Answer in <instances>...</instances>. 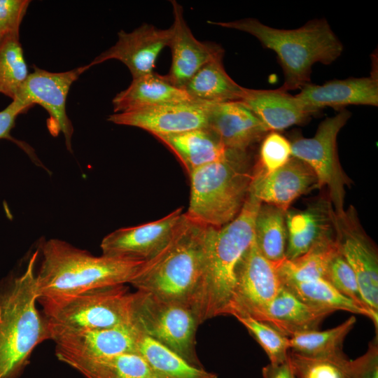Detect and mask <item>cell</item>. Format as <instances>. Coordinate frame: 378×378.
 I'll list each match as a JSON object with an SVG mask.
<instances>
[{
    "label": "cell",
    "mask_w": 378,
    "mask_h": 378,
    "mask_svg": "<svg viewBox=\"0 0 378 378\" xmlns=\"http://www.w3.org/2000/svg\"><path fill=\"white\" fill-rule=\"evenodd\" d=\"M260 204L249 192L234 219L220 227L210 226L202 274L190 302L199 325L230 314L236 270L254 240L255 220Z\"/></svg>",
    "instance_id": "obj_1"
},
{
    "label": "cell",
    "mask_w": 378,
    "mask_h": 378,
    "mask_svg": "<svg viewBox=\"0 0 378 378\" xmlns=\"http://www.w3.org/2000/svg\"><path fill=\"white\" fill-rule=\"evenodd\" d=\"M37 250L24 272L0 282V378H19L34 349L50 340L46 321L36 307Z\"/></svg>",
    "instance_id": "obj_2"
},
{
    "label": "cell",
    "mask_w": 378,
    "mask_h": 378,
    "mask_svg": "<svg viewBox=\"0 0 378 378\" xmlns=\"http://www.w3.org/2000/svg\"><path fill=\"white\" fill-rule=\"evenodd\" d=\"M36 273L38 300L63 298L105 286L130 284L144 262L95 256L57 239L41 245Z\"/></svg>",
    "instance_id": "obj_3"
},
{
    "label": "cell",
    "mask_w": 378,
    "mask_h": 378,
    "mask_svg": "<svg viewBox=\"0 0 378 378\" xmlns=\"http://www.w3.org/2000/svg\"><path fill=\"white\" fill-rule=\"evenodd\" d=\"M210 23L248 33L274 51L284 76L280 89L286 92L311 83L315 63L330 64L343 52L342 42L326 19L312 20L295 29L273 28L254 18Z\"/></svg>",
    "instance_id": "obj_4"
},
{
    "label": "cell",
    "mask_w": 378,
    "mask_h": 378,
    "mask_svg": "<svg viewBox=\"0 0 378 378\" xmlns=\"http://www.w3.org/2000/svg\"><path fill=\"white\" fill-rule=\"evenodd\" d=\"M210 226L186 214L167 245L144 262L129 284L160 298L190 302L200 280L207 250Z\"/></svg>",
    "instance_id": "obj_5"
},
{
    "label": "cell",
    "mask_w": 378,
    "mask_h": 378,
    "mask_svg": "<svg viewBox=\"0 0 378 378\" xmlns=\"http://www.w3.org/2000/svg\"><path fill=\"white\" fill-rule=\"evenodd\" d=\"M189 176L186 215L204 225L220 227L241 211L249 193L253 169L247 151L232 150L226 158L204 165Z\"/></svg>",
    "instance_id": "obj_6"
},
{
    "label": "cell",
    "mask_w": 378,
    "mask_h": 378,
    "mask_svg": "<svg viewBox=\"0 0 378 378\" xmlns=\"http://www.w3.org/2000/svg\"><path fill=\"white\" fill-rule=\"evenodd\" d=\"M132 300L129 287L119 284L38 302L53 341L66 333L131 325Z\"/></svg>",
    "instance_id": "obj_7"
},
{
    "label": "cell",
    "mask_w": 378,
    "mask_h": 378,
    "mask_svg": "<svg viewBox=\"0 0 378 378\" xmlns=\"http://www.w3.org/2000/svg\"><path fill=\"white\" fill-rule=\"evenodd\" d=\"M131 325L192 366L203 368L196 351L199 326L191 307L148 293H133Z\"/></svg>",
    "instance_id": "obj_8"
},
{
    "label": "cell",
    "mask_w": 378,
    "mask_h": 378,
    "mask_svg": "<svg viewBox=\"0 0 378 378\" xmlns=\"http://www.w3.org/2000/svg\"><path fill=\"white\" fill-rule=\"evenodd\" d=\"M351 115L347 110H340L334 116L323 120L314 136L297 138L290 142L292 157L311 167L317 178L318 188H327L330 202L337 214L345 209V188L349 184L339 161L337 139Z\"/></svg>",
    "instance_id": "obj_9"
},
{
    "label": "cell",
    "mask_w": 378,
    "mask_h": 378,
    "mask_svg": "<svg viewBox=\"0 0 378 378\" xmlns=\"http://www.w3.org/2000/svg\"><path fill=\"white\" fill-rule=\"evenodd\" d=\"M282 286L276 263L261 253L254 239L236 270L230 315L263 321Z\"/></svg>",
    "instance_id": "obj_10"
},
{
    "label": "cell",
    "mask_w": 378,
    "mask_h": 378,
    "mask_svg": "<svg viewBox=\"0 0 378 378\" xmlns=\"http://www.w3.org/2000/svg\"><path fill=\"white\" fill-rule=\"evenodd\" d=\"M332 223L337 249L355 273L363 302L378 313V255L374 244L352 206L340 214L334 211Z\"/></svg>",
    "instance_id": "obj_11"
},
{
    "label": "cell",
    "mask_w": 378,
    "mask_h": 378,
    "mask_svg": "<svg viewBox=\"0 0 378 378\" xmlns=\"http://www.w3.org/2000/svg\"><path fill=\"white\" fill-rule=\"evenodd\" d=\"M90 68L86 64L66 71L50 72L34 66L33 72L15 97L31 107L34 104L41 106L49 114V132L55 136L62 132L66 148L71 152L74 127L66 111V98L72 84Z\"/></svg>",
    "instance_id": "obj_12"
},
{
    "label": "cell",
    "mask_w": 378,
    "mask_h": 378,
    "mask_svg": "<svg viewBox=\"0 0 378 378\" xmlns=\"http://www.w3.org/2000/svg\"><path fill=\"white\" fill-rule=\"evenodd\" d=\"M137 332L132 325L62 335L53 341L59 360L76 365L129 353H137Z\"/></svg>",
    "instance_id": "obj_13"
},
{
    "label": "cell",
    "mask_w": 378,
    "mask_h": 378,
    "mask_svg": "<svg viewBox=\"0 0 378 378\" xmlns=\"http://www.w3.org/2000/svg\"><path fill=\"white\" fill-rule=\"evenodd\" d=\"M183 215L181 207L158 220L118 229L102 239L100 244L102 255L146 262L169 241Z\"/></svg>",
    "instance_id": "obj_14"
},
{
    "label": "cell",
    "mask_w": 378,
    "mask_h": 378,
    "mask_svg": "<svg viewBox=\"0 0 378 378\" xmlns=\"http://www.w3.org/2000/svg\"><path fill=\"white\" fill-rule=\"evenodd\" d=\"M214 103L192 101L115 113L108 120L114 124L132 126L153 136L179 134L207 127Z\"/></svg>",
    "instance_id": "obj_15"
},
{
    "label": "cell",
    "mask_w": 378,
    "mask_h": 378,
    "mask_svg": "<svg viewBox=\"0 0 378 378\" xmlns=\"http://www.w3.org/2000/svg\"><path fill=\"white\" fill-rule=\"evenodd\" d=\"M118 36L114 46L88 64L91 67L108 59H117L128 68L132 78H136L153 72L159 54L169 45L172 29L144 24L131 32L120 30Z\"/></svg>",
    "instance_id": "obj_16"
},
{
    "label": "cell",
    "mask_w": 378,
    "mask_h": 378,
    "mask_svg": "<svg viewBox=\"0 0 378 378\" xmlns=\"http://www.w3.org/2000/svg\"><path fill=\"white\" fill-rule=\"evenodd\" d=\"M174 22L169 47L172 50V64L164 75L172 84L183 89L188 81L205 64L224 55L218 44L198 41L192 34L183 16L182 6L172 1Z\"/></svg>",
    "instance_id": "obj_17"
},
{
    "label": "cell",
    "mask_w": 378,
    "mask_h": 378,
    "mask_svg": "<svg viewBox=\"0 0 378 378\" xmlns=\"http://www.w3.org/2000/svg\"><path fill=\"white\" fill-rule=\"evenodd\" d=\"M315 188H318V181L311 167L291 157L284 166L270 174H262L254 168L249 192L261 203L287 211L297 198Z\"/></svg>",
    "instance_id": "obj_18"
},
{
    "label": "cell",
    "mask_w": 378,
    "mask_h": 378,
    "mask_svg": "<svg viewBox=\"0 0 378 378\" xmlns=\"http://www.w3.org/2000/svg\"><path fill=\"white\" fill-rule=\"evenodd\" d=\"M295 97L313 115L323 108H343L349 105H378L377 71L371 76L332 80L323 85L309 83Z\"/></svg>",
    "instance_id": "obj_19"
},
{
    "label": "cell",
    "mask_w": 378,
    "mask_h": 378,
    "mask_svg": "<svg viewBox=\"0 0 378 378\" xmlns=\"http://www.w3.org/2000/svg\"><path fill=\"white\" fill-rule=\"evenodd\" d=\"M227 149L247 151L269 132L241 101L214 103L207 127Z\"/></svg>",
    "instance_id": "obj_20"
},
{
    "label": "cell",
    "mask_w": 378,
    "mask_h": 378,
    "mask_svg": "<svg viewBox=\"0 0 378 378\" xmlns=\"http://www.w3.org/2000/svg\"><path fill=\"white\" fill-rule=\"evenodd\" d=\"M295 378H378V346L370 344L368 351L355 360L343 353L327 357H308L290 350L288 358Z\"/></svg>",
    "instance_id": "obj_21"
},
{
    "label": "cell",
    "mask_w": 378,
    "mask_h": 378,
    "mask_svg": "<svg viewBox=\"0 0 378 378\" xmlns=\"http://www.w3.org/2000/svg\"><path fill=\"white\" fill-rule=\"evenodd\" d=\"M334 209L330 201L319 200L303 211L286 213V259L293 260L315 244L334 234Z\"/></svg>",
    "instance_id": "obj_22"
},
{
    "label": "cell",
    "mask_w": 378,
    "mask_h": 378,
    "mask_svg": "<svg viewBox=\"0 0 378 378\" xmlns=\"http://www.w3.org/2000/svg\"><path fill=\"white\" fill-rule=\"evenodd\" d=\"M261 120L270 132L302 124L313 115L295 97L281 90L246 88L240 100Z\"/></svg>",
    "instance_id": "obj_23"
},
{
    "label": "cell",
    "mask_w": 378,
    "mask_h": 378,
    "mask_svg": "<svg viewBox=\"0 0 378 378\" xmlns=\"http://www.w3.org/2000/svg\"><path fill=\"white\" fill-rule=\"evenodd\" d=\"M195 101L186 92L152 72L136 78L113 99V111L122 113L158 106Z\"/></svg>",
    "instance_id": "obj_24"
},
{
    "label": "cell",
    "mask_w": 378,
    "mask_h": 378,
    "mask_svg": "<svg viewBox=\"0 0 378 378\" xmlns=\"http://www.w3.org/2000/svg\"><path fill=\"white\" fill-rule=\"evenodd\" d=\"M335 311L306 303L282 286L270 303L264 322L288 337L317 330L321 323Z\"/></svg>",
    "instance_id": "obj_25"
},
{
    "label": "cell",
    "mask_w": 378,
    "mask_h": 378,
    "mask_svg": "<svg viewBox=\"0 0 378 378\" xmlns=\"http://www.w3.org/2000/svg\"><path fill=\"white\" fill-rule=\"evenodd\" d=\"M154 136L174 153L188 175L204 165L226 158L234 150L226 148L207 127Z\"/></svg>",
    "instance_id": "obj_26"
},
{
    "label": "cell",
    "mask_w": 378,
    "mask_h": 378,
    "mask_svg": "<svg viewBox=\"0 0 378 378\" xmlns=\"http://www.w3.org/2000/svg\"><path fill=\"white\" fill-rule=\"evenodd\" d=\"M223 58L220 55L205 64L183 88L192 99L209 103L241 99L245 88L227 74Z\"/></svg>",
    "instance_id": "obj_27"
},
{
    "label": "cell",
    "mask_w": 378,
    "mask_h": 378,
    "mask_svg": "<svg viewBox=\"0 0 378 378\" xmlns=\"http://www.w3.org/2000/svg\"><path fill=\"white\" fill-rule=\"evenodd\" d=\"M136 332L137 354L158 378H218L216 374L191 365L164 346L137 330Z\"/></svg>",
    "instance_id": "obj_28"
},
{
    "label": "cell",
    "mask_w": 378,
    "mask_h": 378,
    "mask_svg": "<svg viewBox=\"0 0 378 378\" xmlns=\"http://www.w3.org/2000/svg\"><path fill=\"white\" fill-rule=\"evenodd\" d=\"M337 251L332 234L315 244L303 255L276 263L282 285L324 279L329 261Z\"/></svg>",
    "instance_id": "obj_29"
},
{
    "label": "cell",
    "mask_w": 378,
    "mask_h": 378,
    "mask_svg": "<svg viewBox=\"0 0 378 378\" xmlns=\"http://www.w3.org/2000/svg\"><path fill=\"white\" fill-rule=\"evenodd\" d=\"M286 213L274 205L261 203L255 220L254 239L261 253L279 263L286 259Z\"/></svg>",
    "instance_id": "obj_30"
},
{
    "label": "cell",
    "mask_w": 378,
    "mask_h": 378,
    "mask_svg": "<svg viewBox=\"0 0 378 378\" xmlns=\"http://www.w3.org/2000/svg\"><path fill=\"white\" fill-rule=\"evenodd\" d=\"M283 286L303 302L333 311L344 310L368 317L377 328L378 313L365 309L340 293L324 279L290 282Z\"/></svg>",
    "instance_id": "obj_31"
},
{
    "label": "cell",
    "mask_w": 378,
    "mask_h": 378,
    "mask_svg": "<svg viewBox=\"0 0 378 378\" xmlns=\"http://www.w3.org/2000/svg\"><path fill=\"white\" fill-rule=\"evenodd\" d=\"M356 318L350 316L339 326L323 331L308 330L289 337L290 350L308 357H327L342 352L343 342L352 330Z\"/></svg>",
    "instance_id": "obj_32"
},
{
    "label": "cell",
    "mask_w": 378,
    "mask_h": 378,
    "mask_svg": "<svg viewBox=\"0 0 378 378\" xmlns=\"http://www.w3.org/2000/svg\"><path fill=\"white\" fill-rule=\"evenodd\" d=\"M85 378H158L137 353L92 360L73 367Z\"/></svg>",
    "instance_id": "obj_33"
},
{
    "label": "cell",
    "mask_w": 378,
    "mask_h": 378,
    "mask_svg": "<svg viewBox=\"0 0 378 378\" xmlns=\"http://www.w3.org/2000/svg\"><path fill=\"white\" fill-rule=\"evenodd\" d=\"M22 47L18 38H10L0 45V94L13 100L28 76Z\"/></svg>",
    "instance_id": "obj_34"
},
{
    "label": "cell",
    "mask_w": 378,
    "mask_h": 378,
    "mask_svg": "<svg viewBox=\"0 0 378 378\" xmlns=\"http://www.w3.org/2000/svg\"><path fill=\"white\" fill-rule=\"evenodd\" d=\"M236 318L261 346L270 359V363L279 365L288 360L290 351L289 337L266 322L251 317Z\"/></svg>",
    "instance_id": "obj_35"
},
{
    "label": "cell",
    "mask_w": 378,
    "mask_h": 378,
    "mask_svg": "<svg viewBox=\"0 0 378 378\" xmlns=\"http://www.w3.org/2000/svg\"><path fill=\"white\" fill-rule=\"evenodd\" d=\"M324 279L344 296L362 307L371 310L361 298L354 272L339 251L330 260Z\"/></svg>",
    "instance_id": "obj_36"
},
{
    "label": "cell",
    "mask_w": 378,
    "mask_h": 378,
    "mask_svg": "<svg viewBox=\"0 0 378 378\" xmlns=\"http://www.w3.org/2000/svg\"><path fill=\"white\" fill-rule=\"evenodd\" d=\"M292 157L291 144L277 132L267 133L262 139L259 160L255 169L270 174L284 166Z\"/></svg>",
    "instance_id": "obj_37"
},
{
    "label": "cell",
    "mask_w": 378,
    "mask_h": 378,
    "mask_svg": "<svg viewBox=\"0 0 378 378\" xmlns=\"http://www.w3.org/2000/svg\"><path fill=\"white\" fill-rule=\"evenodd\" d=\"M29 0H0V45L10 38L20 39V28Z\"/></svg>",
    "instance_id": "obj_38"
},
{
    "label": "cell",
    "mask_w": 378,
    "mask_h": 378,
    "mask_svg": "<svg viewBox=\"0 0 378 378\" xmlns=\"http://www.w3.org/2000/svg\"><path fill=\"white\" fill-rule=\"evenodd\" d=\"M30 108L26 103L15 98L5 108L0 111V139L14 141L10 136V131L15 126L16 118Z\"/></svg>",
    "instance_id": "obj_39"
},
{
    "label": "cell",
    "mask_w": 378,
    "mask_h": 378,
    "mask_svg": "<svg viewBox=\"0 0 378 378\" xmlns=\"http://www.w3.org/2000/svg\"><path fill=\"white\" fill-rule=\"evenodd\" d=\"M262 378H295L288 360L284 363H269L262 370Z\"/></svg>",
    "instance_id": "obj_40"
}]
</instances>
